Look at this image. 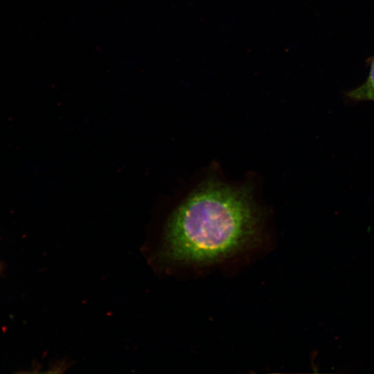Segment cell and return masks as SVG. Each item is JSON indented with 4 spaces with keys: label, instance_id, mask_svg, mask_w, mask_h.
Listing matches in <instances>:
<instances>
[{
    "label": "cell",
    "instance_id": "1",
    "mask_svg": "<svg viewBox=\"0 0 374 374\" xmlns=\"http://www.w3.org/2000/svg\"><path fill=\"white\" fill-rule=\"evenodd\" d=\"M260 220L249 189L207 181L171 215L163 253L169 260L181 262L220 260L251 243Z\"/></svg>",
    "mask_w": 374,
    "mask_h": 374
},
{
    "label": "cell",
    "instance_id": "2",
    "mask_svg": "<svg viewBox=\"0 0 374 374\" xmlns=\"http://www.w3.org/2000/svg\"><path fill=\"white\" fill-rule=\"evenodd\" d=\"M369 72L366 80L359 86L344 92V97L353 103L374 102V55L367 59Z\"/></svg>",
    "mask_w": 374,
    "mask_h": 374
}]
</instances>
